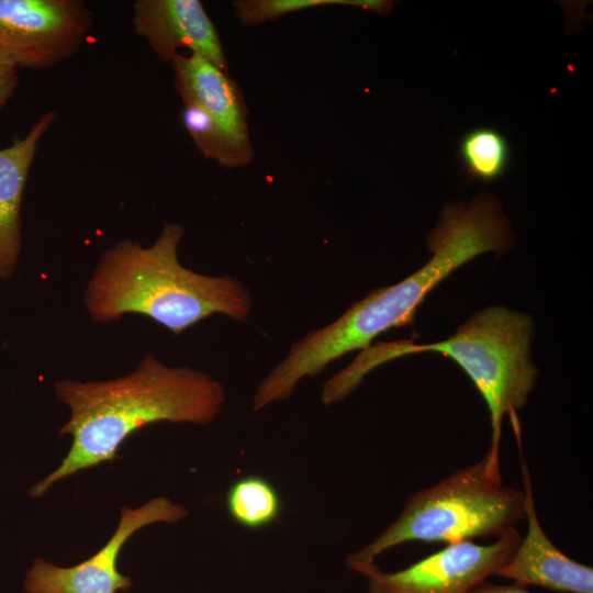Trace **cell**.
Returning <instances> with one entry per match:
<instances>
[{
    "label": "cell",
    "mask_w": 593,
    "mask_h": 593,
    "mask_svg": "<svg viewBox=\"0 0 593 593\" xmlns=\"http://www.w3.org/2000/svg\"><path fill=\"white\" fill-rule=\"evenodd\" d=\"M513 244L510 221L494 195L447 205L427 235L432 258L401 282L374 289L336 321L295 340L257 387L253 410L288 399L302 379L316 377L345 354L367 349L380 334L411 322L427 293L454 270L481 254L507 251Z\"/></svg>",
    "instance_id": "6da1fadb"
},
{
    "label": "cell",
    "mask_w": 593,
    "mask_h": 593,
    "mask_svg": "<svg viewBox=\"0 0 593 593\" xmlns=\"http://www.w3.org/2000/svg\"><path fill=\"white\" fill-rule=\"evenodd\" d=\"M54 387L70 410L60 434L71 435L72 443L59 467L30 490L35 497L64 478L114 460L123 441L148 424L211 423L226 399L223 384L210 374L165 366L152 354L126 376L89 382L66 379Z\"/></svg>",
    "instance_id": "7a4b0ae2"
},
{
    "label": "cell",
    "mask_w": 593,
    "mask_h": 593,
    "mask_svg": "<svg viewBox=\"0 0 593 593\" xmlns=\"http://www.w3.org/2000/svg\"><path fill=\"white\" fill-rule=\"evenodd\" d=\"M183 235L180 224L167 223L149 247L125 239L105 250L86 290L90 316L107 323L139 314L175 335L213 314L246 323L253 310L249 289L237 278L183 267L177 255Z\"/></svg>",
    "instance_id": "3957f363"
},
{
    "label": "cell",
    "mask_w": 593,
    "mask_h": 593,
    "mask_svg": "<svg viewBox=\"0 0 593 593\" xmlns=\"http://www.w3.org/2000/svg\"><path fill=\"white\" fill-rule=\"evenodd\" d=\"M534 321L527 314L502 305L473 314L449 338L417 345L409 340L380 344L365 350L339 372L342 383L355 390L374 367L410 354L435 351L449 357L468 374L490 411L492 438L488 452L500 459L502 423L511 418L519 440L518 412L525 406L537 381L530 359Z\"/></svg>",
    "instance_id": "277c9868"
},
{
    "label": "cell",
    "mask_w": 593,
    "mask_h": 593,
    "mask_svg": "<svg viewBox=\"0 0 593 593\" xmlns=\"http://www.w3.org/2000/svg\"><path fill=\"white\" fill-rule=\"evenodd\" d=\"M525 517L523 490L503 484L500 461L486 452L436 484L413 493L399 517L373 541L346 559L360 572L385 550L409 541L454 544L501 537Z\"/></svg>",
    "instance_id": "5b68a950"
},
{
    "label": "cell",
    "mask_w": 593,
    "mask_h": 593,
    "mask_svg": "<svg viewBox=\"0 0 593 593\" xmlns=\"http://www.w3.org/2000/svg\"><path fill=\"white\" fill-rule=\"evenodd\" d=\"M92 26V12L80 0H0V48L22 68L70 58Z\"/></svg>",
    "instance_id": "8992f818"
},
{
    "label": "cell",
    "mask_w": 593,
    "mask_h": 593,
    "mask_svg": "<svg viewBox=\"0 0 593 593\" xmlns=\"http://www.w3.org/2000/svg\"><path fill=\"white\" fill-rule=\"evenodd\" d=\"M521 538L513 528L490 545L458 541L400 571L385 573L373 563L359 573L368 579V593H468L499 572Z\"/></svg>",
    "instance_id": "52a82bcc"
},
{
    "label": "cell",
    "mask_w": 593,
    "mask_h": 593,
    "mask_svg": "<svg viewBox=\"0 0 593 593\" xmlns=\"http://www.w3.org/2000/svg\"><path fill=\"white\" fill-rule=\"evenodd\" d=\"M119 525L109 541L91 558L74 567L61 568L36 559L27 571V593H116L127 592L132 579L118 569L124 544L138 529L158 522L177 523L188 510L165 496L152 499L138 508L122 507Z\"/></svg>",
    "instance_id": "ba28073f"
},
{
    "label": "cell",
    "mask_w": 593,
    "mask_h": 593,
    "mask_svg": "<svg viewBox=\"0 0 593 593\" xmlns=\"http://www.w3.org/2000/svg\"><path fill=\"white\" fill-rule=\"evenodd\" d=\"M132 22L161 61L171 63L178 49L186 47L227 71L224 47L201 1L137 0Z\"/></svg>",
    "instance_id": "9c48e42d"
},
{
    "label": "cell",
    "mask_w": 593,
    "mask_h": 593,
    "mask_svg": "<svg viewBox=\"0 0 593 593\" xmlns=\"http://www.w3.org/2000/svg\"><path fill=\"white\" fill-rule=\"evenodd\" d=\"M527 533L496 573L521 586L536 585L568 593H593V569L560 551L544 532L536 513L529 469L522 461Z\"/></svg>",
    "instance_id": "30bf717a"
},
{
    "label": "cell",
    "mask_w": 593,
    "mask_h": 593,
    "mask_svg": "<svg viewBox=\"0 0 593 593\" xmlns=\"http://www.w3.org/2000/svg\"><path fill=\"white\" fill-rule=\"evenodd\" d=\"M175 89L203 108L217 123L245 165L254 157L248 111L238 85L205 58L178 53L172 61Z\"/></svg>",
    "instance_id": "8fae6325"
},
{
    "label": "cell",
    "mask_w": 593,
    "mask_h": 593,
    "mask_svg": "<svg viewBox=\"0 0 593 593\" xmlns=\"http://www.w3.org/2000/svg\"><path fill=\"white\" fill-rule=\"evenodd\" d=\"M47 111L29 133L0 149V279L11 276L22 245L21 205L37 145L56 119Z\"/></svg>",
    "instance_id": "7c38bea8"
},
{
    "label": "cell",
    "mask_w": 593,
    "mask_h": 593,
    "mask_svg": "<svg viewBox=\"0 0 593 593\" xmlns=\"http://www.w3.org/2000/svg\"><path fill=\"white\" fill-rule=\"evenodd\" d=\"M226 508L242 527L260 529L276 522L282 511L279 492L271 482L256 474L236 480L227 490Z\"/></svg>",
    "instance_id": "4fadbf2b"
},
{
    "label": "cell",
    "mask_w": 593,
    "mask_h": 593,
    "mask_svg": "<svg viewBox=\"0 0 593 593\" xmlns=\"http://www.w3.org/2000/svg\"><path fill=\"white\" fill-rule=\"evenodd\" d=\"M458 154L467 175L483 182L501 178L511 158L506 138L492 127H477L467 132L459 142Z\"/></svg>",
    "instance_id": "5bb4252c"
},
{
    "label": "cell",
    "mask_w": 593,
    "mask_h": 593,
    "mask_svg": "<svg viewBox=\"0 0 593 593\" xmlns=\"http://www.w3.org/2000/svg\"><path fill=\"white\" fill-rule=\"evenodd\" d=\"M184 128L195 147L205 159L233 168L245 166L217 123L197 102L188 97H180Z\"/></svg>",
    "instance_id": "9a60e30c"
},
{
    "label": "cell",
    "mask_w": 593,
    "mask_h": 593,
    "mask_svg": "<svg viewBox=\"0 0 593 593\" xmlns=\"http://www.w3.org/2000/svg\"><path fill=\"white\" fill-rule=\"evenodd\" d=\"M325 5H349L351 0H237L234 14L246 26H257L283 15Z\"/></svg>",
    "instance_id": "2e32d148"
},
{
    "label": "cell",
    "mask_w": 593,
    "mask_h": 593,
    "mask_svg": "<svg viewBox=\"0 0 593 593\" xmlns=\"http://www.w3.org/2000/svg\"><path fill=\"white\" fill-rule=\"evenodd\" d=\"M15 60L0 48V110L8 103L19 85Z\"/></svg>",
    "instance_id": "e0dca14e"
},
{
    "label": "cell",
    "mask_w": 593,
    "mask_h": 593,
    "mask_svg": "<svg viewBox=\"0 0 593 593\" xmlns=\"http://www.w3.org/2000/svg\"><path fill=\"white\" fill-rule=\"evenodd\" d=\"M468 593H530L525 586L517 584L503 585L494 584L486 581L480 582L473 586Z\"/></svg>",
    "instance_id": "ac0fdd59"
}]
</instances>
